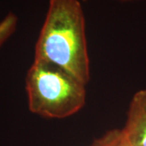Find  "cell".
<instances>
[{
  "mask_svg": "<svg viewBox=\"0 0 146 146\" xmlns=\"http://www.w3.org/2000/svg\"><path fill=\"white\" fill-rule=\"evenodd\" d=\"M121 135H122V132H121ZM122 141H123V146H132L131 144H129L127 141H126L124 138H123V135H122Z\"/></svg>",
  "mask_w": 146,
  "mask_h": 146,
  "instance_id": "cell-6",
  "label": "cell"
},
{
  "mask_svg": "<svg viewBox=\"0 0 146 146\" xmlns=\"http://www.w3.org/2000/svg\"><path fill=\"white\" fill-rule=\"evenodd\" d=\"M18 18L16 14L9 12L0 21V47L16 32Z\"/></svg>",
  "mask_w": 146,
  "mask_h": 146,
  "instance_id": "cell-4",
  "label": "cell"
},
{
  "mask_svg": "<svg viewBox=\"0 0 146 146\" xmlns=\"http://www.w3.org/2000/svg\"><path fill=\"white\" fill-rule=\"evenodd\" d=\"M85 86L57 65L34 60L25 78L29 109L45 119L68 118L84 106Z\"/></svg>",
  "mask_w": 146,
  "mask_h": 146,
  "instance_id": "cell-2",
  "label": "cell"
},
{
  "mask_svg": "<svg viewBox=\"0 0 146 146\" xmlns=\"http://www.w3.org/2000/svg\"><path fill=\"white\" fill-rule=\"evenodd\" d=\"M120 130L123 138L132 146H146V89L133 95L125 125Z\"/></svg>",
  "mask_w": 146,
  "mask_h": 146,
  "instance_id": "cell-3",
  "label": "cell"
},
{
  "mask_svg": "<svg viewBox=\"0 0 146 146\" xmlns=\"http://www.w3.org/2000/svg\"><path fill=\"white\" fill-rule=\"evenodd\" d=\"M91 146H92V145H91Z\"/></svg>",
  "mask_w": 146,
  "mask_h": 146,
  "instance_id": "cell-8",
  "label": "cell"
},
{
  "mask_svg": "<svg viewBox=\"0 0 146 146\" xmlns=\"http://www.w3.org/2000/svg\"><path fill=\"white\" fill-rule=\"evenodd\" d=\"M83 1H89V0H83ZM123 3H129V2H136V1H141V0H116Z\"/></svg>",
  "mask_w": 146,
  "mask_h": 146,
  "instance_id": "cell-7",
  "label": "cell"
},
{
  "mask_svg": "<svg viewBox=\"0 0 146 146\" xmlns=\"http://www.w3.org/2000/svg\"><path fill=\"white\" fill-rule=\"evenodd\" d=\"M92 146H123L121 130H111L96 140Z\"/></svg>",
  "mask_w": 146,
  "mask_h": 146,
  "instance_id": "cell-5",
  "label": "cell"
},
{
  "mask_svg": "<svg viewBox=\"0 0 146 146\" xmlns=\"http://www.w3.org/2000/svg\"><path fill=\"white\" fill-rule=\"evenodd\" d=\"M34 60L55 64L80 82L90 80L85 18L79 0H50Z\"/></svg>",
  "mask_w": 146,
  "mask_h": 146,
  "instance_id": "cell-1",
  "label": "cell"
}]
</instances>
